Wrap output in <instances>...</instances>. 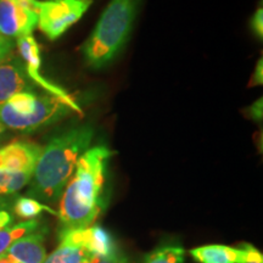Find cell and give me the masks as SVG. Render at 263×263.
Instances as JSON below:
<instances>
[{"instance_id": "cell-6", "label": "cell", "mask_w": 263, "mask_h": 263, "mask_svg": "<svg viewBox=\"0 0 263 263\" xmlns=\"http://www.w3.org/2000/svg\"><path fill=\"white\" fill-rule=\"evenodd\" d=\"M16 47L18 48L20 55H21V60L24 61L26 72H27L28 77L31 78L33 83L38 87H41L47 91L48 94L54 95L70 106L72 110L76 112L81 114L82 110L78 106V104L68 95L62 88L59 85L54 84L52 82L48 81L41 73V50H39V45L37 41L32 37V35H27V37H22L16 39Z\"/></svg>"}, {"instance_id": "cell-2", "label": "cell", "mask_w": 263, "mask_h": 263, "mask_svg": "<svg viewBox=\"0 0 263 263\" xmlns=\"http://www.w3.org/2000/svg\"><path fill=\"white\" fill-rule=\"evenodd\" d=\"M93 138L94 128L90 124L72 127L52 138L42 149L29 182L28 195L38 201H59Z\"/></svg>"}, {"instance_id": "cell-15", "label": "cell", "mask_w": 263, "mask_h": 263, "mask_svg": "<svg viewBox=\"0 0 263 263\" xmlns=\"http://www.w3.org/2000/svg\"><path fill=\"white\" fill-rule=\"evenodd\" d=\"M31 178L32 174L29 173H9L0 171V196L20 192L29 184Z\"/></svg>"}, {"instance_id": "cell-14", "label": "cell", "mask_w": 263, "mask_h": 263, "mask_svg": "<svg viewBox=\"0 0 263 263\" xmlns=\"http://www.w3.org/2000/svg\"><path fill=\"white\" fill-rule=\"evenodd\" d=\"M12 211L15 212L16 216L25 219H34L42 212H49L51 215L58 216V212L54 211L51 207L39 202L38 200L32 199V197H18L14 202Z\"/></svg>"}, {"instance_id": "cell-4", "label": "cell", "mask_w": 263, "mask_h": 263, "mask_svg": "<svg viewBox=\"0 0 263 263\" xmlns=\"http://www.w3.org/2000/svg\"><path fill=\"white\" fill-rule=\"evenodd\" d=\"M91 3L93 0H37V27L50 41H55L80 21Z\"/></svg>"}, {"instance_id": "cell-13", "label": "cell", "mask_w": 263, "mask_h": 263, "mask_svg": "<svg viewBox=\"0 0 263 263\" xmlns=\"http://www.w3.org/2000/svg\"><path fill=\"white\" fill-rule=\"evenodd\" d=\"M91 254L80 246L60 241L58 249L43 263H83Z\"/></svg>"}, {"instance_id": "cell-9", "label": "cell", "mask_w": 263, "mask_h": 263, "mask_svg": "<svg viewBox=\"0 0 263 263\" xmlns=\"http://www.w3.org/2000/svg\"><path fill=\"white\" fill-rule=\"evenodd\" d=\"M35 84L28 77L21 58L9 57L0 62V101H6L14 95L34 91Z\"/></svg>"}, {"instance_id": "cell-12", "label": "cell", "mask_w": 263, "mask_h": 263, "mask_svg": "<svg viewBox=\"0 0 263 263\" xmlns=\"http://www.w3.org/2000/svg\"><path fill=\"white\" fill-rule=\"evenodd\" d=\"M39 229H41V222L38 219H27L0 229V255L5 254L6 250L18 239L32 234Z\"/></svg>"}, {"instance_id": "cell-24", "label": "cell", "mask_w": 263, "mask_h": 263, "mask_svg": "<svg viewBox=\"0 0 263 263\" xmlns=\"http://www.w3.org/2000/svg\"><path fill=\"white\" fill-rule=\"evenodd\" d=\"M4 130H5V127H4V126H2V124H0V136H2V134L4 133Z\"/></svg>"}, {"instance_id": "cell-10", "label": "cell", "mask_w": 263, "mask_h": 263, "mask_svg": "<svg viewBox=\"0 0 263 263\" xmlns=\"http://www.w3.org/2000/svg\"><path fill=\"white\" fill-rule=\"evenodd\" d=\"M44 236L45 230L39 229L15 241L5 254L18 263H43L47 258Z\"/></svg>"}, {"instance_id": "cell-16", "label": "cell", "mask_w": 263, "mask_h": 263, "mask_svg": "<svg viewBox=\"0 0 263 263\" xmlns=\"http://www.w3.org/2000/svg\"><path fill=\"white\" fill-rule=\"evenodd\" d=\"M184 250L178 245H166L147 256L145 263H183Z\"/></svg>"}, {"instance_id": "cell-1", "label": "cell", "mask_w": 263, "mask_h": 263, "mask_svg": "<svg viewBox=\"0 0 263 263\" xmlns=\"http://www.w3.org/2000/svg\"><path fill=\"white\" fill-rule=\"evenodd\" d=\"M114 151L105 145L89 147L76 164L60 197L61 229L93 226L108 202V163Z\"/></svg>"}, {"instance_id": "cell-17", "label": "cell", "mask_w": 263, "mask_h": 263, "mask_svg": "<svg viewBox=\"0 0 263 263\" xmlns=\"http://www.w3.org/2000/svg\"><path fill=\"white\" fill-rule=\"evenodd\" d=\"M239 249L241 251V257L238 263H263L262 254L254 245L244 242Z\"/></svg>"}, {"instance_id": "cell-7", "label": "cell", "mask_w": 263, "mask_h": 263, "mask_svg": "<svg viewBox=\"0 0 263 263\" xmlns=\"http://www.w3.org/2000/svg\"><path fill=\"white\" fill-rule=\"evenodd\" d=\"M59 240L67 244L80 246L95 256H110L118 251L114 236L100 226L61 229L59 233Z\"/></svg>"}, {"instance_id": "cell-8", "label": "cell", "mask_w": 263, "mask_h": 263, "mask_svg": "<svg viewBox=\"0 0 263 263\" xmlns=\"http://www.w3.org/2000/svg\"><path fill=\"white\" fill-rule=\"evenodd\" d=\"M43 147L29 141H16L0 149V171L33 176Z\"/></svg>"}, {"instance_id": "cell-21", "label": "cell", "mask_w": 263, "mask_h": 263, "mask_svg": "<svg viewBox=\"0 0 263 263\" xmlns=\"http://www.w3.org/2000/svg\"><path fill=\"white\" fill-rule=\"evenodd\" d=\"M249 117L256 121V122H261L262 121V99L256 101L249 107Z\"/></svg>"}, {"instance_id": "cell-19", "label": "cell", "mask_w": 263, "mask_h": 263, "mask_svg": "<svg viewBox=\"0 0 263 263\" xmlns=\"http://www.w3.org/2000/svg\"><path fill=\"white\" fill-rule=\"evenodd\" d=\"M251 29L258 39L263 38V9L259 8L251 18Z\"/></svg>"}, {"instance_id": "cell-5", "label": "cell", "mask_w": 263, "mask_h": 263, "mask_svg": "<svg viewBox=\"0 0 263 263\" xmlns=\"http://www.w3.org/2000/svg\"><path fill=\"white\" fill-rule=\"evenodd\" d=\"M37 0H0V34L10 39L32 35L38 25Z\"/></svg>"}, {"instance_id": "cell-20", "label": "cell", "mask_w": 263, "mask_h": 263, "mask_svg": "<svg viewBox=\"0 0 263 263\" xmlns=\"http://www.w3.org/2000/svg\"><path fill=\"white\" fill-rule=\"evenodd\" d=\"M15 48V43L12 39L0 34V62L4 61L11 55L12 50Z\"/></svg>"}, {"instance_id": "cell-23", "label": "cell", "mask_w": 263, "mask_h": 263, "mask_svg": "<svg viewBox=\"0 0 263 263\" xmlns=\"http://www.w3.org/2000/svg\"><path fill=\"white\" fill-rule=\"evenodd\" d=\"M0 263H18L14 258H11L8 254L0 255Z\"/></svg>"}, {"instance_id": "cell-3", "label": "cell", "mask_w": 263, "mask_h": 263, "mask_svg": "<svg viewBox=\"0 0 263 263\" xmlns=\"http://www.w3.org/2000/svg\"><path fill=\"white\" fill-rule=\"evenodd\" d=\"M141 0H111L94 31L82 45L84 60L94 70L107 66L129 38Z\"/></svg>"}, {"instance_id": "cell-22", "label": "cell", "mask_w": 263, "mask_h": 263, "mask_svg": "<svg viewBox=\"0 0 263 263\" xmlns=\"http://www.w3.org/2000/svg\"><path fill=\"white\" fill-rule=\"evenodd\" d=\"M251 84H255V85L262 84V59L259 60L257 66H256V71H255L254 77H252Z\"/></svg>"}, {"instance_id": "cell-18", "label": "cell", "mask_w": 263, "mask_h": 263, "mask_svg": "<svg viewBox=\"0 0 263 263\" xmlns=\"http://www.w3.org/2000/svg\"><path fill=\"white\" fill-rule=\"evenodd\" d=\"M10 209L11 207H10L9 200H6L4 196H0V229L12 224L14 217H12Z\"/></svg>"}, {"instance_id": "cell-11", "label": "cell", "mask_w": 263, "mask_h": 263, "mask_svg": "<svg viewBox=\"0 0 263 263\" xmlns=\"http://www.w3.org/2000/svg\"><path fill=\"white\" fill-rule=\"evenodd\" d=\"M190 255L199 263H238L241 257V251L239 248L213 244L193 249Z\"/></svg>"}]
</instances>
